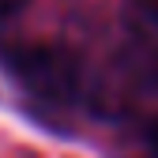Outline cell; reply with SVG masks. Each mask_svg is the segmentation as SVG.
<instances>
[{"label": "cell", "instance_id": "obj_3", "mask_svg": "<svg viewBox=\"0 0 158 158\" xmlns=\"http://www.w3.org/2000/svg\"><path fill=\"white\" fill-rule=\"evenodd\" d=\"M27 8V0H0V23H8V19H15L19 11Z\"/></svg>", "mask_w": 158, "mask_h": 158}, {"label": "cell", "instance_id": "obj_1", "mask_svg": "<svg viewBox=\"0 0 158 158\" xmlns=\"http://www.w3.org/2000/svg\"><path fill=\"white\" fill-rule=\"evenodd\" d=\"M11 72L30 94L53 106H72L87 90L83 64L60 45H23L11 56Z\"/></svg>", "mask_w": 158, "mask_h": 158}, {"label": "cell", "instance_id": "obj_2", "mask_svg": "<svg viewBox=\"0 0 158 158\" xmlns=\"http://www.w3.org/2000/svg\"><path fill=\"white\" fill-rule=\"evenodd\" d=\"M124 23L139 38H158V0H128L124 4Z\"/></svg>", "mask_w": 158, "mask_h": 158}, {"label": "cell", "instance_id": "obj_4", "mask_svg": "<svg viewBox=\"0 0 158 158\" xmlns=\"http://www.w3.org/2000/svg\"><path fill=\"white\" fill-rule=\"evenodd\" d=\"M147 143H151V151L158 154V117L151 121V128H147Z\"/></svg>", "mask_w": 158, "mask_h": 158}]
</instances>
